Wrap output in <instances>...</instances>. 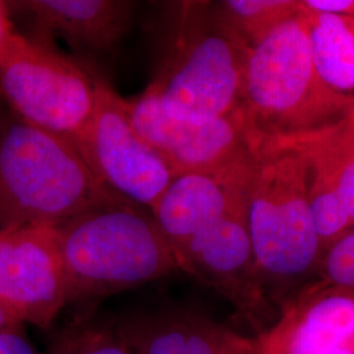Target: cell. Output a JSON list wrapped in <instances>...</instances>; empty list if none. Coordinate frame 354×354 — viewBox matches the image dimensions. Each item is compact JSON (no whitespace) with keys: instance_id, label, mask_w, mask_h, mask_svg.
<instances>
[{"instance_id":"obj_8","label":"cell","mask_w":354,"mask_h":354,"mask_svg":"<svg viewBox=\"0 0 354 354\" xmlns=\"http://www.w3.org/2000/svg\"><path fill=\"white\" fill-rule=\"evenodd\" d=\"M174 257L177 269L225 297L256 335L279 319L257 279L245 200L203 228Z\"/></svg>"},{"instance_id":"obj_24","label":"cell","mask_w":354,"mask_h":354,"mask_svg":"<svg viewBox=\"0 0 354 354\" xmlns=\"http://www.w3.org/2000/svg\"><path fill=\"white\" fill-rule=\"evenodd\" d=\"M349 120H351V121H352V122L354 124V111L352 112V114L349 115Z\"/></svg>"},{"instance_id":"obj_7","label":"cell","mask_w":354,"mask_h":354,"mask_svg":"<svg viewBox=\"0 0 354 354\" xmlns=\"http://www.w3.org/2000/svg\"><path fill=\"white\" fill-rule=\"evenodd\" d=\"M68 140L109 189L149 210L178 176L131 124L124 97L102 80L92 114Z\"/></svg>"},{"instance_id":"obj_18","label":"cell","mask_w":354,"mask_h":354,"mask_svg":"<svg viewBox=\"0 0 354 354\" xmlns=\"http://www.w3.org/2000/svg\"><path fill=\"white\" fill-rule=\"evenodd\" d=\"M44 354H129L118 332L112 329L74 324L61 330Z\"/></svg>"},{"instance_id":"obj_23","label":"cell","mask_w":354,"mask_h":354,"mask_svg":"<svg viewBox=\"0 0 354 354\" xmlns=\"http://www.w3.org/2000/svg\"><path fill=\"white\" fill-rule=\"evenodd\" d=\"M16 327H23L20 322H17L15 317L3 307L0 304V332L7 330V329L16 328Z\"/></svg>"},{"instance_id":"obj_17","label":"cell","mask_w":354,"mask_h":354,"mask_svg":"<svg viewBox=\"0 0 354 354\" xmlns=\"http://www.w3.org/2000/svg\"><path fill=\"white\" fill-rule=\"evenodd\" d=\"M216 3L226 21L250 48L302 11V1L295 0H223Z\"/></svg>"},{"instance_id":"obj_9","label":"cell","mask_w":354,"mask_h":354,"mask_svg":"<svg viewBox=\"0 0 354 354\" xmlns=\"http://www.w3.org/2000/svg\"><path fill=\"white\" fill-rule=\"evenodd\" d=\"M0 304L21 324L42 328L68 304L57 227L0 230Z\"/></svg>"},{"instance_id":"obj_1","label":"cell","mask_w":354,"mask_h":354,"mask_svg":"<svg viewBox=\"0 0 354 354\" xmlns=\"http://www.w3.org/2000/svg\"><path fill=\"white\" fill-rule=\"evenodd\" d=\"M163 6L156 66L143 92L178 120L210 121L238 112L250 45L216 1Z\"/></svg>"},{"instance_id":"obj_21","label":"cell","mask_w":354,"mask_h":354,"mask_svg":"<svg viewBox=\"0 0 354 354\" xmlns=\"http://www.w3.org/2000/svg\"><path fill=\"white\" fill-rule=\"evenodd\" d=\"M302 3L308 10L354 17V0H302Z\"/></svg>"},{"instance_id":"obj_2","label":"cell","mask_w":354,"mask_h":354,"mask_svg":"<svg viewBox=\"0 0 354 354\" xmlns=\"http://www.w3.org/2000/svg\"><path fill=\"white\" fill-rule=\"evenodd\" d=\"M250 152L245 205L254 266L266 299L279 315L283 304L317 279L324 250L302 155L277 140H256Z\"/></svg>"},{"instance_id":"obj_12","label":"cell","mask_w":354,"mask_h":354,"mask_svg":"<svg viewBox=\"0 0 354 354\" xmlns=\"http://www.w3.org/2000/svg\"><path fill=\"white\" fill-rule=\"evenodd\" d=\"M253 340L256 354H354V290L315 279Z\"/></svg>"},{"instance_id":"obj_19","label":"cell","mask_w":354,"mask_h":354,"mask_svg":"<svg viewBox=\"0 0 354 354\" xmlns=\"http://www.w3.org/2000/svg\"><path fill=\"white\" fill-rule=\"evenodd\" d=\"M317 281L354 290V230L326 252Z\"/></svg>"},{"instance_id":"obj_22","label":"cell","mask_w":354,"mask_h":354,"mask_svg":"<svg viewBox=\"0 0 354 354\" xmlns=\"http://www.w3.org/2000/svg\"><path fill=\"white\" fill-rule=\"evenodd\" d=\"M16 33L10 19V3L0 0V58L8 49Z\"/></svg>"},{"instance_id":"obj_11","label":"cell","mask_w":354,"mask_h":354,"mask_svg":"<svg viewBox=\"0 0 354 354\" xmlns=\"http://www.w3.org/2000/svg\"><path fill=\"white\" fill-rule=\"evenodd\" d=\"M302 155L308 169V194L317 235L324 251L354 230V124L311 133L269 138Z\"/></svg>"},{"instance_id":"obj_13","label":"cell","mask_w":354,"mask_h":354,"mask_svg":"<svg viewBox=\"0 0 354 354\" xmlns=\"http://www.w3.org/2000/svg\"><path fill=\"white\" fill-rule=\"evenodd\" d=\"M251 169L250 153L221 168L181 174L171 181L150 212L174 254L245 200Z\"/></svg>"},{"instance_id":"obj_3","label":"cell","mask_w":354,"mask_h":354,"mask_svg":"<svg viewBox=\"0 0 354 354\" xmlns=\"http://www.w3.org/2000/svg\"><path fill=\"white\" fill-rule=\"evenodd\" d=\"M68 304L129 290L177 269L151 212L124 197L57 227Z\"/></svg>"},{"instance_id":"obj_20","label":"cell","mask_w":354,"mask_h":354,"mask_svg":"<svg viewBox=\"0 0 354 354\" xmlns=\"http://www.w3.org/2000/svg\"><path fill=\"white\" fill-rule=\"evenodd\" d=\"M0 354H41L28 340L23 327L0 332Z\"/></svg>"},{"instance_id":"obj_15","label":"cell","mask_w":354,"mask_h":354,"mask_svg":"<svg viewBox=\"0 0 354 354\" xmlns=\"http://www.w3.org/2000/svg\"><path fill=\"white\" fill-rule=\"evenodd\" d=\"M36 26L76 50L111 53L125 37L136 3L129 0H28L13 3Z\"/></svg>"},{"instance_id":"obj_4","label":"cell","mask_w":354,"mask_h":354,"mask_svg":"<svg viewBox=\"0 0 354 354\" xmlns=\"http://www.w3.org/2000/svg\"><path fill=\"white\" fill-rule=\"evenodd\" d=\"M118 197L67 137L19 117L0 127V230L58 227Z\"/></svg>"},{"instance_id":"obj_16","label":"cell","mask_w":354,"mask_h":354,"mask_svg":"<svg viewBox=\"0 0 354 354\" xmlns=\"http://www.w3.org/2000/svg\"><path fill=\"white\" fill-rule=\"evenodd\" d=\"M301 15L317 74L329 88L354 99V17L304 6Z\"/></svg>"},{"instance_id":"obj_6","label":"cell","mask_w":354,"mask_h":354,"mask_svg":"<svg viewBox=\"0 0 354 354\" xmlns=\"http://www.w3.org/2000/svg\"><path fill=\"white\" fill-rule=\"evenodd\" d=\"M99 80L48 42L19 33L0 58V92L17 117L67 138L92 114Z\"/></svg>"},{"instance_id":"obj_14","label":"cell","mask_w":354,"mask_h":354,"mask_svg":"<svg viewBox=\"0 0 354 354\" xmlns=\"http://www.w3.org/2000/svg\"><path fill=\"white\" fill-rule=\"evenodd\" d=\"M118 333L129 354H256L253 337L193 308L134 317Z\"/></svg>"},{"instance_id":"obj_10","label":"cell","mask_w":354,"mask_h":354,"mask_svg":"<svg viewBox=\"0 0 354 354\" xmlns=\"http://www.w3.org/2000/svg\"><path fill=\"white\" fill-rule=\"evenodd\" d=\"M124 105L137 131L177 175L216 169L251 153L243 109L210 121L178 120L145 92Z\"/></svg>"},{"instance_id":"obj_5","label":"cell","mask_w":354,"mask_h":354,"mask_svg":"<svg viewBox=\"0 0 354 354\" xmlns=\"http://www.w3.org/2000/svg\"><path fill=\"white\" fill-rule=\"evenodd\" d=\"M241 109L250 147L337 125L353 112L354 99L329 88L317 74L299 13L250 49Z\"/></svg>"}]
</instances>
